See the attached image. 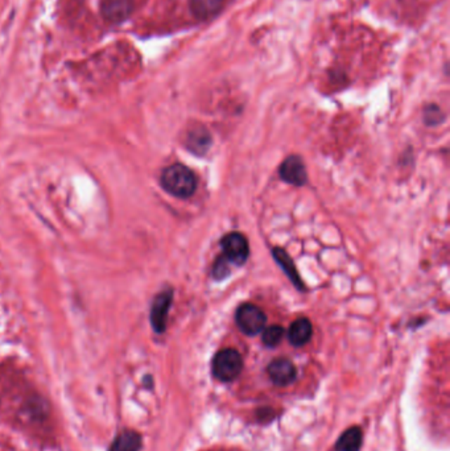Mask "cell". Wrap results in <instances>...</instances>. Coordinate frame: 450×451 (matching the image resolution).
Masks as SVG:
<instances>
[{
    "label": "cell",
    "mask_w": 450,
    "mask_h": 451,
    "mask_svg": "<svg viewBox=\"0 0 450 451\" xmlns=\"http://www.w3.org/2000/svg\"><path fill=\"white\" fill-rule=\"evenodd\" d=\"M161 187L173 197L185 199L197 190V178L188 166L173 164L163 170L160 178Z\"/></svg>",
    "instance_id": "6da1fadb"
},
{
    "label": "cell",
    "mask_w": 450,
    "mask_h": 451,
    "mask_svg": "<svg viewBox=\"0 0 450 451\" xmlns=\"http://www.w3.org/2000/svg\"><path fill=\"white\" fill-rule=\"evenodd\" d=\"M213 374L221 382H234L243 370V359L234 349H225L215 354L213 359Z\"/></svg>",
    "instance_id": "7a4b0ae2"
},
{
    "label": "cell",
    "mask_w": 450,
    "mask_h": 451,
    "mask_svg": "<svg viewBox=\"0 0 450 451\" xmlns=\"http://www.w3.org/2000/svg\"><path fill=\"white\" fill-rule=\"evenodd\" d=\"M236 321L239 330L246 335L254 337L266 329L267 316L259 307L245 302L237 309Z\"/></svg>",
    "instance_id": "3957f363"
},
{
    "label": "cell",
    "mask_w": 450,
    "mask_h": 451,
    "mask_svg": "<svg viewBox=\"0 0 450 451\" xmlns=\"http://www.w3.org/2000/svg\"><path fill=\"white\" fill-rule=\"evenodd\" d=\"M222 245V256L230 264H245L250 256V245L247 238L240 232H230L226 234L221 241Z\"/></svg>",
    "instance_id": "277c9868"
},
{
    "label": "cell",
    "mask_w": 450,
    "mask_h": 451,
    "mask_svg": "<svg viewBox=\"0 0 450 451\" xmlns=\"http://www.w3.org/2000/svg\"><path fill=\"white\" fill-rule=\"evenodd\" d=\"M279 175L282 181L293 187H304L308 181L304 161L300 156L292 154L287 157L279 168Z\"/></svg>",
    "instance_id": "5b68a950"
},
{
    "label": "cell",
    "mask_w": 450,
    "mask_h": 451,
    "mask_svg": "<svg viewBox=\"0 0 450 451\" xmlns=\"http://www.w3.org/2000/svg\"><path fill=\"white\" fill-rule=\"evenodd\" d=\"M173 292L168 289L161 292L156 296L152 309H151V323L154 330L161 334L167 329V319H168L169 309L172 305Z\"/></svg>",
    "instance_id": "8992f818"
},
{
    "label": "cell",
    "mask_w": 450,
    "mask_h": 451,
    "mask_svg": "<svg viewBox=\"0 0 450 451\" xmlns=\"http://www.w3.org/2000/svg\"><path fill=\"white\" fill-rule=\"evenodd\" d=\"M213 143L212 135L203 124H196L188 130L185 136V147L191 151V154L197 156H203L207 154Z\"/></svg>",
    "instance_id": "52a82bcc"
},
{
    "label": "cell",
    "mask_w": 450,
    "mask_h": 451,
    "mask_svg": "<svg viewBox=\"0 0 450 451\" xmlns=\"http://www.w3.org/2000/svg\"><path fill=\"white\" fill-rule=\"evenodd\" d=\"M267 372H268L272 383L280 385V386L291 384L292 382H294L296 375H297L294 364L289 359H285V358H278V359L272 361L267 367Z\"/></svg>",
    "instance_id": "ba28073f"
},
{
    "label": "cell",
    "mask_w": 450,
    "mask_h": 451,
    "mask_svg": "<svg viewBox=\"0 0 450 451\" xmlns=\"http://www.w3.org/2000/svg\"><path fill=\"white\" fill-rule=\"evenodd\" d=\"M313 326L308 318H299L288 329V339L294 347H301L311 341Z\"/></svg>",
    "instance_id": "9c48e42d"
},
{
    "label": "cell",
    "mask_w": 450,
    "mask_h": 451,
    "mask_svg": "<svg viewBox=\"0 0 450 451\" xmlns=\"http://www.w3.org/2000/svg\"><path fill=\"white\" fill-rule=\"evenodd\" d=\"M132 11V4L130 0H107L103 13L104 18L111 22H124Z\"/></svg>",
    "instance_id": "30bf717a"
},
{
    "label": "cell",
    "mask_w": 450,
    "mask_h": 451,
    "mask_svg": "<svg viewBox=\"0 0 450 451\" xmlns=\"http://www.w3.org/2000/svg\"><path fill=\"white\" fill-rule=\"evenodd\" d=\"M224 7V0H191V11L198 20H209Z\"/></svg>",
    "instance_id": "8fae6325"
},
{
    "label": "cell",
    "mask_w": 450,
    "mask_h": 451,
    "mask_svg": "<svg viewBox=\"0 0 450 451\" xmlns=\"http://www.w3.org/2000/svg\"><path fill=\"white\" fill-rule=\"evenodd\" d=\"M272 255H273L276 263L282 267V271L285 272V275L289 277V280L292 281L294 286H296L299 290H305L304 283L301 281L300 275H299V272H297V269H296V267H294L292 259L289 257V255L285 253L284 250H282V248H278V247L272 250Z\"/></svg>",
    "instance_id": "7c38bea8"
},
{
    "label": "cell",
    "mask_w": 450,
    "mask_h": 451,
    "mask_svg": "<svg viewBox=\"0 0 450 451\" xmlns=\"http://www.w3.org/2000/svg\"><path fill=\"white\" fill-rule=\"evenodd\" d=\"M142 449V437L134 430H124L114 440L109 451H139Z\"/></svg>",
    "instance_id": "4fadbf2b"
},
{
    "label": "cell",
    "mask_w": 450,
    "mask_h": 451,
    "mask_svg": "<svg viewBox=\"0 0 450 451\" xmlns=\"http://www.w3.org/2000/svg\"><path fill=\"white\" fill-rule=\"evenodd\" d=\"M362 430L358 426L346 430L337 442V451H360L362 447Z\"/></svg>",
    "instance_id": "5bb4252c"
},
{
    "label": "cell",
    "mask_w": 450,
    "mask_h": 451,
    "mask_svg": "<svg viewBox=\"0 0 450 451\" xmlns=\"http://www.w3.org/2000/svg\"><path fill=\"white\" fill-rule=\"evenodd\" d=\"M261 332H263V335H261L263 343H264L267 347H276V346H279L280 342L282 341V337H284L285 330L282 329V326H279V325H272L270 328L264 329Z\"/></svg>",
    "instance_id": "9a60e30c"
},
{
    "label": "cell",
    "mask_w": 450,
    "mask_h": 451,
    "mask_svg": "<svg viewBox=\"0 0 450 451\" xmlns=\"http://www.w3.org/2000/svg\"><path fill=\"white\" fill-rule=\"evenodd\" d=\"M231 274L230 263L221 255L217 257L213 265V276L215 280H224L227 276Z\"/></svg>",
    "instance_id": "2e32d148"
},
{
    "label": "cell",
    "mask_w": 450,
    "mask_h": 451,
    "mask_svg": "<svg viewBox=\"0 0 450 451\" xmlns=\"http://www.w3.org/2000/svg\"><path fill=\"white\" fill-rule=\"evenodd\" d=\"M424 119H425V123L429 124V126H436L442 121V112H441V109H439L437 106L435 105H430L428 106L425 109V112H424Z\"/></svg>",
    "instance_id": "e0dca14e"
}]
</instances>
